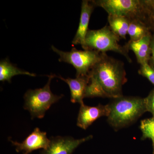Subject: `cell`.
Instances as JSON below:
<instances>
[{
    "instance_id": "cell-1",
    "label": "cell",
    "mask_w": 154,
    "mask_h": 154,
    "mask_svg": "<svg viewBox=\"0 0 154 154\" xmlns=\"http://www.w3.org/2000/svg\"><path fill=\"white\" fill-rule=\"evenodd\" d=\"M85 98L115 99L122 95V87L127 82L124 63L102 53L101 60L91 69Z\"/></svg>"
},
{
    "instance_id": "cell-2",
    "label": "cell",
    "mask_w": 154,
    "mask_h": 154,
    "mask_svg": "<svg viewBox=\"0 0 154 154\" xmlns=\"http://www.w3.org/2000/svg\"><path fill=\"white\" fill-rule=\"evenodd\" d=\"M107 122L115 130L129 126L147 112L144 98L124 96L113 99L109 104Z\"/></svg>"
},
{
    "instance_id": "cell-3",
    "label": "cell",
    "mask_w": 154,
    "mask_h": 154,
    "mask_svg": "<svg viewBox=\"0 0 154 154\" xmlns=\"http://www.w3.org/2000/svg\"><path fill=\"white\" fill-rule=\"evenodd\" d=\"M120 38L112 31L110 26H106L96 30H89L86 35L85 50L95 51L101 53L113 51L124 56L129 63L132 62L128 51L119 43Z\"/></svg>"
},
{
    "instance_id": "cell-4",
    "label": "cell",
    "mask_w": 154,
    "mask_h": 154,
    "mask_svg": "<svg viewBox=\"0 0 154 154\" xmlns=\"http://www.w3.org/2000/svg\"><path fill=\"white\" fill-rule=\"evenodd\" d=\"M92 2L95 7L104 9L108 15L124 17L129 21L139 19L146 24L149 10L145 0H96Z\"/></svg>"
},
{
    "instance_id": "cell-5",
    "label": "cell",
    "mask_w": 154,
    "mask_h": 154,
    "mask_svg": "<svg viewBox=\"0 0 154 154\" xmlns=\"http://www.w3.org/2000/svg\"><path fill=\"white\" fill-rule=\"evenodd\" d=\"M56 76L54 74L48 76V82L43 88L28 90L24 95V109L29 111L32 119L43 118L51 106L63 97V94H54L51 90V80Z\"/></svg>"
},
{
    "instance_id": "cell-6",
    "label": "cell",
    "mask_w": 154,
    "mask_h": 154,
    "mask_svg": "<svg viewBox=\"0 0 154 154\" xmlns=\"http://www.w3.org/2000/svg\"><path fill=\"white\" fill-rule=\"evenodd\" d=\"M54 52L59 55V61L71 64L76 70V77L88 76L93 68L101 60L102 53L95 51L78 50L73 48L70 52H65L51 46Z\"/></svg>"
},
{
    "instance_id": "cell-7",
    "label": "cell",
    "mask_w": 154,
    "mask_h": 154,
    "mask_svg": "<svg viewBox=\"0 0 154 154\" xmlns=\"http://www.w3.org/2000/svg\"><path fill=\"white\" fill-rule=\"evenodd\" d=\"M92 135L76 139L70 136H56L50 138L48 147L42 151L40 154H72L74 151L85 142L93 138Z\"/></svg>"
},
{
    "instance_id": "cell-8",
    "label": "cell",
    "mask_w": 154,
    "mask_h": 154,
    "mask_svg": "<svg viewBox=\"0 0 154 154\" xmlns=\"http://www.w3.org/2000/svg\"><path fill=\"white\" fill-rule=\"evenodd\" d=\"M11 143L16 147V151L22 154H29L38 149H45L49 146L50 140L47 137V133L36 128L33 132L22 143L11 140Z\"/></svg>"
},
{
    "instance_id": "cell-9",
    "label": "cell",
    "mask_w": 154,
    "mask_h": 154,
    "mask_svg": "<svg viewBox=\"0 0 154 154\" xmlns=\"http://www.w3.org/2000/svg\"><path fill=\"white\" fill-rule=\"evenodd\" d=\"M110 113L108 104L99 105L94 107L87 106L85 104L80 105L77 117V125L86 130L94 122L102 116H107Z\"/></svg>"
},
{
    "instance_id": "cell-10",
    "label": "cell",
    "mask_w": 154,
    "mask_h": 154,
    "mask_svg": "<svg viewBox=\"0 0 154 154\" xmlns=\"http://www.w3.org/2000/svg\"><path fill=\"white\" fill-rule=\"evenodd\" d=\"M95 7L92 1L84 0L82 2L79 24L75 35L72 41V44L74 45L80 44L83 48L85 47L86 35L89 30V21Z\"/></svg>"
},
{
    "instance_id": "cell-11",
    "label": "cell",
    "mask_w": 154,
    "mask_h": 154,
    "mask_svg": "<svg viewBox=\"0 0 154 154\" xmlns=\"http://www.w3.org/2000/svg\"><path fill=\"white\" fill-rule=\"evenodd\" d=\"M152 34L145 36L137 41L130 40L125 43L124 47L127 50L134 53L137 62L140 65L149 63L151 56V41Z\"/></svg>"
},
{
    "instance_id": "cell-12",
    "label": "cell",
    "mask_w": 154,
    "mask_h": 154,
    "mask_svg": "<svg viewBox=\"0 0 154 154\" xmlns=\"http://www.w3.org/2000/svg\"><path fill=\"white\" fill-rule=\"evenodd\" d=\"M57 77L68 85L70 90L71 102L79 103L80 105L84 104L83 99L85 98L86 88L89 82V75L77 77L74 79H64L61 76Z\"/></svg>"
},
{
    "instance_id": "cell-13",
    "label": "cell",
    "mask_w": 154,
    "mask_h": 154,
    "mask_svg": "<svg viewBox=\"0 0 154 154\" xmlns=\"http://www.w3.org/2000/svg\"><path fill=\"white\" fill-rule=\"evenodd\" d=\"M27 75L30 76L35 77V74L30 73L26 71L18 68L10 62L9 60H3L0 62V81H7L9 83L11 82V79L17 75Z\"/></svg>"
},
{
    "instance_id": "cell-14",
    "label": "cell",
    "mask_w": 154,
    "mask_h": 154,
    "mask_svg": "<svg viewBox=\"0 0 154 154\" xmlns=\"http://www.w3.org/2000/svg\"><path fill=\"white\" fill-rule=\"evenodd\" d=\"M108 21L112 31L119 38L126 39L129 28V20L121 16L108 15Z\"/></svg>"
},
{
    "instance_id": "cell-15",
    "label": "cell",
    "mask_w": 154,
    "mask_h": 154,
    "mask_svg": "<svg viewBox=\"0 0 154 154\" xmlns=\"http://www.w3.org/2000/svg\"><path fill=\"white\" fill-rule=\"evenodd\" d=\"M130 21L128 34L130 37V40L137 41L145 36L152 34L150 29L145 22L139 19Z\"/></svg>"
},
{
    "instance_id": "cell-16",
    "label": "cell",
    "mask_w": 154,
    "mask_h": 154,
    "mask_svg": "<svg viewBox=\"0 0 154 154\" xmlns=\"http://www.w3.org/2000/svg\"><path fill=\"white\" fill-rule=\"evenodd\" d=\"M140 128L142 133L141 140H143L149 139L151 140L153 147L152 154H154V117L142 120Z\"/></svg>"
},
{
    "instance_id": "cell-17",
    "label": "cell",
    "mask_w": 154,
    "mask_h": 154,
    "mask_svg": "<svg viewBox=\"0 0 154 154\" xmlns=\"http://www.w3.org/2000/svg\"><path fill=\"white\" fill-rule=\"evenodd\" d=\"M138 73L140 75L146 78L154 86V67L150 65L149 63L140 65Z\"/></svg>"
},
{
    "instance_id": "cell-18",
    "label": "cell",
    "mask_w": 154,
    "mask_h": 154,
    "mask_svg": "<svg viewBox=\"0 0 154 154\" xmlns=\"http://www.w3.org/2000/svg\"><path fill=\"white\" fill-rule=\"evenodd\" d=\"M144 99L147 112L151 113L152 117H154V88Z\"/></svg>"
},
{
    "instance_id": "cell-19",
    "label": "cell",
    "mask_w": 154,
    "mask_h": 154,
    "mask_svg": "<svg viewBox=\"0 0 154 154\" xmlns=\"http://www.w3.org/2000/svg\"><path fill=\"white\" fill-rule=\"evenodd\" d=\"M150 47L151 56L149 64L150 65L154 67V33L152 34Z\"/></svg>"
},
{
    "instance_id": "cell-20",
    "label": "cell",
    "mask_w": 154,
    "mask_h": 154,
    "mask_svg": "<svg viewBox=\"0 0 154 154\" xmlns=\"http://www.w3.org/2000/svg\"><path fill=\"white\" fill-rule=\"evenodd\" d=\"M147 25L150 29L152 33H154V13L149 14L146 22Z\"/></svg>"
}]
</instances>
